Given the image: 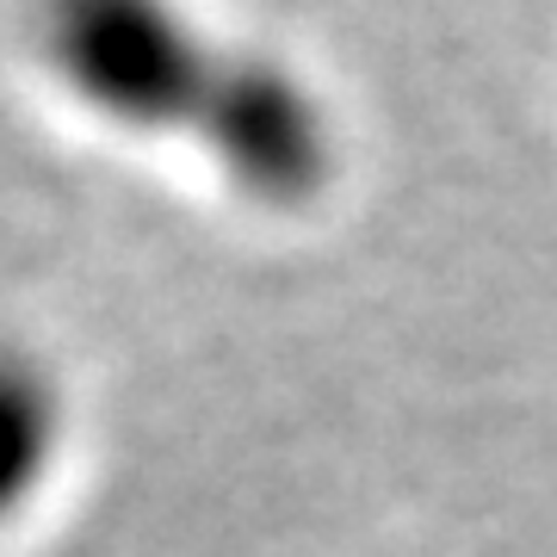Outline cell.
Instances as JSON below:
<instances>
[{"mask_svg":"<svg viewBox=\"0 0 557 557\" xmlns=\"http://www.w3.org/2000/svg\"><path fill=\"white\" fill-rule=\"evenodd\" d=\"M50 75L94 119L193 143L260 205H304L329 180L335 131L285 62L205 32L180 0H44Z\"/></svg>","mask_w":557,"mask_h":557,"instance_id":"1","label":"cell"},{"mask_svg":"<svg viewBox=\"0 0 557 557\" xmlns=\"http://www.w3.org/2000/svg\"><path fill=\"white\" fill-rule=\"evenodd\" d=\"M62 458V397L20 347H0V520L38 496Z\"/></svg>","mask_w":557,"mask_h":557,"instance_id":"2","label":"cell"}]
</instances>
